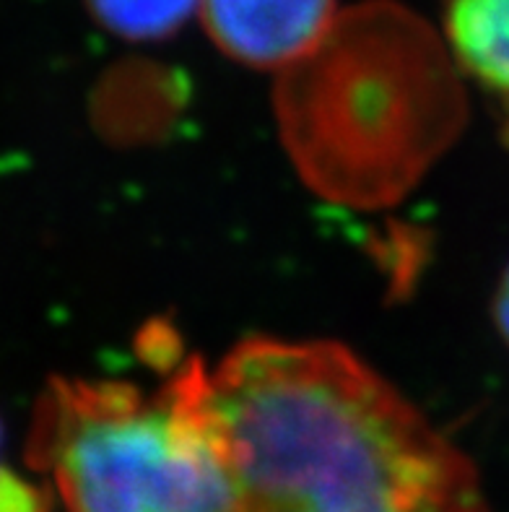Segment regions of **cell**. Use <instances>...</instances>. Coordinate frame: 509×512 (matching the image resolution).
Returning a JSON list of instances; mask_svg holds the SVG:
<instances>
[{"mask_svg":"<svg viewBox=\"0 0 509 512\" xmlns=\"http://www.w3.org/2000/svg\"><path fill=\"white\" fill-rule=\"evenodd\" d=\"M445 37L460 68L499 99L509 128V0H445Z\"/></svg>","mask_w":509,"mask_h":512,"instance_id":"5b68a950","label":"cell"},{"mask_svg":"<svg viewBox=\"0 0 509 512\" xmlns=\"http://www.w3.org/2000/svg\"><path fill=\"white\" fill-rule=\"evenodd\" d=\"M0 512H50L42 494L26 481L0 471Z\"/></svg>","mask_w":509,"mask_h":512,"instance_id":"52a82bcc","label":"cell"},{"mask_svg":"<svg viewBox=\"0 0 509 512\" xmlns=\"http://www.w3.org/2000/svg\"><path fill=\"white\" fill-rule=\"evenodd\" d=\"M190 359L156 393L120 380H55L39 396L29 463L65 512H239L237 463Z\"/></svg>","mask_w":509,"mask_h":512,"instance_id":"7a4b0ae2","label":"cell"},{"mask_svg":"<svg viewBox=\"0 0 509 512\" xmlns=\"http://www.w3.org/2000/svg\"><path fill=\"white\" fill-rule=\"evenodd\" d=\"M200 16L229 58L286 71L323 45L341 13L336 0H200Z\"/></svg>","mask_w":509,"mask_h":512,"instance_id":"277c9868","label":"cell"},{"mask_svg":"<svg viewBox=\"0 0 509 512\" xmlns=\"http://www.w3.org/2000/svg\"><path fill=\"white\" fill-rule=\"evenodd\" d=\"M0 440H3V429H0Z\"/></svg>","mask_w":509,"mask_h":512,"instance_id":"9c48e42d","label":"cell"},{"mask_svg":"<svg viewBox=\"0 0 509 512\" xmlns=\"http://www.w3.org/2000/svg\"><path fill=\"white\" fill-rule=\"evenodd\" d=\"M208 393L239 512H491L476 466L346 346L252 336Z\"/></svg>","mask_w":509,"mask_h":512,"instance_id":"6da1fadb","label":"cell"},{"mask_svg":"<svg viewBox=\"0 0 509 512\" xmlns=\"http://www.w3.org/2000/svg\"><path fill=\"white\" fill-rule=\"evenodd\" d=\"M497 323L499 331H502L504 338L509 341V271L504 273L502 286H499L497 294Z\"/></svg>","mask_w":509,"mask_h":512,"instance_id":"ba28073f","label":"cell"},{"mask_svg":"<svg viewBox=\"0 0 509 512\" xmlns=\"http://www.w3.org/2000/svg\"><path fill=\"white\" fill-rule=\"evenodd\" d=\"M86 8L117 37L162 39L200 11V0H86Z\"/></svg>","mask_w":509,"mask_h":512,"instance_id":"8992f818","label":"cell"},{"mask_svg":"<svg viewBox=\"0 0 509 512\" xmlns=\"http://www.w3.org/2000/svg\"><path fill=\"white\" fill-rule=\"evenodd\" d=\"M284 78L281 115L299 164L312 177L351 138L317 185L330 190L348 156L341 195L354 201H364V159H374L380 201L406 188L452 136L413 117L460 120L442 47L419 19L387 3L341 13L323 45Z\"/></svg>","mask_w":509,"mask_h":512,"instance_id":"3957f363","label":"cell"}]
</instances>
